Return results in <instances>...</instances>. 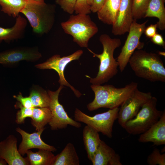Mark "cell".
Returning <instances> with one entry per match:
<instances>
[{
    "instance_id": "obj_36",
    "label": "cell",
    "mask_w": 165,
    "mask_h": 165,
    "mask_svg": "<svg viewBox=\"0 0 165 165\" xmlns=\"http://www.w3.org/2000/svg\"><path fill=\"white\" fill-rule=\"evenodd\" d=\"M7 163V162L4 159L0 158V165H6Z\"/></svg>"
},
{
    "instance_id": "obj_9",
    "label": "cell",
    "mask_w": 165,
    "mask_h": 165,
    "mask_svg": "<svg viewBox=\"0 0 165 165\" xmlns=\"http://www.w3.org/2000/svg\"><path fill=\"white\" fill-rule=\"evenodd\" d=\"M64 86L60 85L56 91L48 90L50 102L49 108L51 113V118L48 123L52 130H57L66 128L70 125L77 128L81 127V123L70 117L63 106L59 102V93Z\"/></svg>"
},
{
    "instance_id": "obj_28",
    "label": "cell",
    "mask_w": 165,
    "mask_h": 165,
    "mask_svg": "<svg viewBox=\"0 0 165 165\" xmlns=\"http://www.w3.org/2000/svg\"><path fill=\"white\" fill-rule=\"evenodd\" d=\"M16 108H19L16 114L15 121L17 124L24 123L27 118H31L32 114L33 108H28L22 106L19 102H17L15 105Z\"/></svg>"
},
{
    "instance_id": "obj_23",
    "label": "cell",
    "mask_w": 165,
    "mask_h": 165,
    "mask_svg": "<svg viewBox=\"0 0 165 165\" xmlns=\"http://www.w3.org/2000/svg\"><path fill=\"white\" fill-rule=\"evenodd\" d=\"M31 123L37 131L45 128L44 127L50 121L51 113L48 107L33 108Z\"/></svg>"
},
{
    "instance_id": "obj_32",
    "label": "cell",
    "mask_w": 165,
    "mask_h": 165,
    "mask_svg": "<svg viewBox=\"0 0 165 165\" xmlns=\"http://www.w3.org/2000/svg\"><path fill=\"white\" fill-rule=\"evenodd\" d=\"M13 97L19 102L21 105L25 107L28 108H34L31 99L29 97H23L21 93H20L17 96L14 95Z\"/></svg>"
},
{
    "instance_id": "obj_18",
    "label": "cell",
    "mask_w": 165,
    "mask_h": 165,
    "mask_svg": "<svg viewBox=\"0 0 165 165\" xmlns=\"http://www.w3.org/2000/svg\"><path fill=\"white\" fill-rule=\"evenodd\" d=\"M16 18L15 23L12 27L4 28L0 27V43L3 41L9 42L23 37L27 21L20 15Z\"/></svg>"
},
{
    "instance_id": "obj_30",
    "label": "cell",
    "mask_w": 165,
    "mask_h": 165,
    "mask_svg": "<svg viewBox=\"0 0 165 165\" xmlns=\"http://www.w3.org/2000/svg\"><path fill=\"white\" fill-rule=\"evenodd\" d=\"M76 0H56L55 2L64 12L70 14L75 12Z\"/></svg>"
},
{
    "instance_id": "obj_14",
    "label": "cell",
    "mask_w": 165,
    "mask_h": 165,
    "mask_svg": "<svg viewBox=\"0 0 165 165\" xmlns=\"http://www.w3.org/2000/svg\"><path fill=\"white\" fill-rule=\"evenodd\" d=\"M132 0H121L116 20L112 25V32L115 35L129 32L134 20L132 13Z\"/></svg>"
},
{
    "instance_id": "obj_24",
    "label": "cell",
    "mask_w": 165,
    "mask_h": 165,
    "mask_svg": "<svg viewBox=\"0 0 165 165\" xmlns=\"http://www.w3.org/2000/svg\"><path fill=\"white\" fill-rule=\"evenodd\" d=\"M26 154L31 165H53L55 157L51 151L42 149L36 152L29 150Z\"/></svg>"
},
{
    "instance_id": "obj_35",
    "label": "cell",
    "mask_w": 165,
    "mask_h": 165,
    "mask_svg": "<svg viewBox=\"0 0 165 165\" xmlns=\"http://www.w3.org/2000/svg\"><path fill=\"white\" fill-rule=\"evenodd\" d=\"M151 41L153 43L165 48V42L161 34L156 33L151 38Z\"/></svg>"
},
{
    "instance_id": "obj_2",
    "label": "cell",
    "mask_w": 165,
    "mask_h": 165,
    "mask_svg": "<svg viewBox=\"0 0 165 165\" xmlns=\"http://www.w3.org/2000/svg\"><path fill=\"white\" fill-rule=\"evenodd\" d=\"M128 63L138 77L151 82H165V68L158 54L138 50Z\"/></svg>"
},
{
    "instance_id": "obj_11",
    "label": "cell",
    "mask_w": 165,
    "mask_h": 165,
    "mask_svg": "<svg viewBox=\"0 0 165 165\" xmlns=\"http://www.w3.org/2000/svg\"><path fill=\"white\" fill-rule=\"evenodd\" d=\"M83 53V50H79L69 55L63 57H61L59 55L56 54L52 56L45 62L37 64L35 66L40 69H52L55 70L59 76L58 82L60 85L69 87L75 96L79 98L82 95V94L67 81L64 76V71L68 64L73 61L79 60Z\"/></svg>"
},
{
    "instance_id": "obj_15",
    "label": "cell",
    "mask_w": 165,
    "mask_h": 165,
    "mask_svg": "<svg viewBox=\"0 0 165 165\" xmlns=\"http://www.w3.org/2000/svg\"><path fill=\"white\" fill-rule=\"evenodd\" d=\"M45 129L30 134L19 127L16 129V131L20 134L22 137V141L18 149L21 155H24L27 151L32 148L46 150L53 152L57 151V149L54 146L46 143L41 138V136Z\"/></svg>"
},
{
    "instance_id": "obj_16",
    "label": "cell",
    "mask_w": 165,
    "mask_h": 165,
    "mask_svg": "<svg viewBox=\"0 0 165 165\" xmlns=\"http://www.w3.org/2000/svg\"><path fill=\"white\" fill-rule=\"evenodd\" d=\"M139 142H152L153 145L165 144V111L159 119L145 132L141 134L138 139Z\"/></svg>"
},
{
    "instance_id": "obj_22",
    "label": "cell",
    "mask_w": 165,
    "mask_h": 165,
    "mask_svg": "<svg viewBox=\"0 0 165 165\" xmlns=\"http://www.w3.org/2000/svg\"><path fill=\"white\" fill-rule=\"evenodd\" d=\"M165 0H151L144 16V18H157V28L161 31L165 29Z\"/></svg>"
},
{
    "instance_id": "obj_13",
    "label": "cell",
    "mask_w": 165,
    "mask_h": 165,
    "mask_svg": "<svg viewBox=\"0 0 165 165\" xmlns=\"http://www.w3.org/2000/svg\"><path fill=\"white\" fill-rule=\"evenodd\" d=\"M16 138L9 135L0 142V158L4 159L9 165H29L27 158H24L19 152L17 146Z\"/></svg>"
},
{
    "instance_id": "obj_37",
    "label": "cell",
    "mask_w": 165,
    "mask_h": 165,
    "mask_svg": "<svg viewBox=\"0 0 165 165\" xmlns=\"http://www.w3.org/2000/svg\"><path fill=\"white\" fill-rule=\"evenodd\" d=\"M33 1L38 2H44V0H32Z\"/></svg>"
},
{
    "instance_id": "obj_21",
    "label": "cell",
    "mask_w": 165,
    "mask_h": 165,
    "mask_svg": "<svg viewBox=\"0 0 165 165\" xmlns=\"http://www.w3.org/2000/svg\"><path fill=\"white\" fill-rule=\"evenodd\" d=\"M80 161L75 148L72 143L67 144L63 149L55 156L53 165H79Z\"/></svg>"
},
{
    "instance_id": "obj_26",
    "label": "cell",
    "mask_w": 165,
    "mask_h": 165,
    "mask_svg": "<svg viewBox=\"0 0 165 165\" xmlns=\"http://www.w3.org/2000/svg\"><path fill=\"white\" fill-rule=\"evenodd\" d=\"M29 97L34 107H49L50 98L46 90L39 88L34 89L30 92Z\"/></svg>"
},
{
    "instance_id": "obj_4",
    "label": "cell",
    "mask_w": 165,
    "mask_h": 165,
    "mask_svg": "<svg viewBox=\"0 0 165 165\" xmlns=\"http://www.w3.org/2000/svg\"><path fill=\"white\" fill-rule=\"evenodd\" d=\"M27 18L35 33L42 35L48 33L55 21L56 6L44 2L30 0L20 12Z\"/></svg>"
},
{
    "instance_id": "obj_10",
    "label": "cell",
    "mask_w": 165,
    "mask_h": 165,
    "mask_svg": "<svg viewBox=\"0 0 165 165\" xmlns=\"http://www.w3.org/2000/svg\"><path fill=\"white\" fill-rule=\"evenodd\" d=\"M152 97L150 92H141L138 88L134 90L119 108L117 119L122 127L124 128L127 122L134 118L142 105Z\"/></svg>"
},
{
    "instance_id": "obj_5",
    "label": "cell",
    "mask_w": 165,
    "mask_h": 165,
    "mask_svg": "<svg viewBox=\"0 0 165 165\" xmlns=\"http://www.w3.org/2000/svg\"><path fill=\"white\" fill-rule=\"evenodd\" d=\"M61 26L65 33L71 35L73 41L82 47L87 48L89 40L98 31L88 14H72L61 23Z\"/></svg>"
},
{
    "instance_id": "obj_33",
    "label": "cell",
    "mask_w": 165,
    "mask_h": 165,
    "mask_svg": "<svg viewBox=\"0 0 165 165\" xmlns=\"http://www.w3.org/2000/svg\"><path fill=\"white\" fill-rule=\"evenodd\" d=\"M157 26L156 24H151L146 28L144 33L146 36L149 38H151L157 33Z\"/></svg>"
},
{
    "instance_id": "obj_12",
    "label": "cell",
    "mask_w": 165,
    "mask_h": 165,
    "mask_svg": "<svg viewBox=\"0 0 165 165\" xmlns=\"http://www.w3.org/2000/svg\"><path fill=\"white\" fill-rule=\"evenodd\" d=\"M41 57L36 47H16L0 52V64H13L23 61H35Z\"/></svg>"
},
{
    "instance_id": "obj_27",
    "label": "cell",
    "mask_w": 165,
    "mask_h": 165,
    "mask_svg": "<svg viewBox=\"0 0 165 165\" xmlns=\"http://www.w3.org/2000/svg\"><path fill=\"white\" fill-rule=\"evenodd\" d=\"M151 0H132V13L134 19H141L144 16Z\"/></svg>"
},
{
    "instance_id": "obj_20",
    "label": "cell",
    "mask_w": 165,
    "mask_h": 165,
    "mask_svg": "<svg viewBox=\"0 0 165 165\" xmlns=\"http://www.w3.org/2000/svg\"><path fill=\"white\" fill-rule=\"evenodd\" d=\"M82 138L88 159L92 161L101 139L98 132L86 125L82 131Z\"/></svg>"
},
{
    "instance_id": "obj_38",
    "label": "cell",
    "mask_w": 165,
    "mask_h": 165,
    "mask_svg": "<svg viewBox=\"0 0 165 165\" xmlns=\"http://www.w3.org/2000/svg\"><path fill=\"white\" fill-rule=\"evenodd\" d=\"M93 0H88V4L91 6L92 2Z\"/></svg>"
},
{
    "instance_id": "obj_8",
    "label": "cell",
    "mask_w": 165,
    "mask_h": 165,
    "mask_svg": "<svg viewBox=\"0 0 165 165\" xmlns=\"http://www.w3.org/2000/svg\"><path fill=\"white\" fill-rule=\"evenodd\" d=\"M148 20L141 24L137 23L134 19L128 32L129 34L121 51L117 58L119 68L123 72L131 57L135 50H141L144 46V43L140 42L141 36L144 33Z\"/></svg>"
},
{
    "instance_id": "obj_6",
    "label": "cell",
    "mask_w": 165,
    "mask_h": 165,
    "mask_svg": "<svg viewBox=\"0 0 165 165\" xmlns=\"http://www.w3.org/2000/svg\"><path fill=\"white\" fill-rule=\"evenodd\" d=\"M157 101L156 97L152 96L142 105L134 118L127 122L124 128L128 133L132 135L141 134L159 119L163 112L157 109Z\"/></svg>"
},
{
    "instance_id": "obj_1",
    "label": "cell",
    "mask_w": 165,
    "mask_h": 165,
    "mask_svg": "<svg viewBox=\"0 0 165 165\" xmlns=\"http://www.w3.org/2000/svg\"><path fill=\"white\" fill-rule=\"evenodd\" d=\"M99 41L101 43L103 50L101 54L95 53L87 48L88 51L100 60L99 71L96 76L90 79V82L92 84L101 85L108 82L118 73L119 64L114 57L115 50L121 45L120 39L119 38H112L107 34L101 35Z\"/></svg>"
},
{
    "instance_id": "obj_17",
    "label": "cell",
    "mask_w": 165,
    "mask_h": 165,
    "mask_svg": "<svg viewBox=\"0 0 165 165\" xmlns=\"http://www.w3.org/2000/svg\"><path fill=\"white\" fill-rule=\"evenodd\" d=\"M93 165H122L119 156L101 140L91 161Z\"/></svg>"
},
{
    "instance_id": "obj_34",
    "label": "cell",
    "mask_w": 165,
    "mask_h": 165,
    "mask_svg": "<svg viewBox=\"0 0 165 165\" xmlns=\"http://www.w3.org/2000/svg\"><path fill=\"white\" fill-rule=\"evenodd\" d=\"M105 0H93L90 6L91 12L97 13L103 6Z\"/></svg>"
},
{
    "instance_id": "obj_19",
    "label": "cell",
    "mask_w": 165,
    "mask_h": 165,
    "mask_svg": "<svg viewBox=\"0 0 165 165\" xmlns=\"http://www.w3.org/2000/svg\"><path fill=\"white\" fill-rule=\"evenodd\" d=\"M121 0H105L97 12L98 19L105 24L112 25L117 16Z\"/></svg>"
},
{
    "instance_id": "obj_31",
    "label": "cell",
    "mask_w": 165,
    "mask_h": 165,
    "mask_svg": "<svg viewBox=\"0 0 165 165\" xmlns=\"http://www.w3.org/2000/svg\"><path fill=\"white\" fill-rule=\"evenodd\" d=\"M75 12L76 14H89L91 12L88 0H76Z\"/></svg>"
},
{
    "instance_id": "obj_29",
    "label": "cell",
    "mask_w": 165,
    "mask_h": 165,
    "mask_svg": "<svg viewBox=\"0 0 165 165\" xmlns=\"http://www.w3.org/2000/svg\"><path fill=\"white\" fill-rule=\"evenodd\" d=\"M147 162L149 165H165V154H161L159 149L155 148L148 156Z\"/></svg>"
},
{
    "instance_id": "obj_3",
    "label": "cell",
    "mask_w": 165,
    "mask_h": 165,
    "mask_svg": "<svg viewBox=\"0 0 165 165\" xmlns=\"http://www.w3.org/2000/svg\"><path fill=\"white\" fill-rule=\"evenodd\" d=\"M138 86V83L134 82L120 88L110 85L92 84L90 87L94 94V98L92 102L87 104V108L92 111L100 108L111 109L118 107Z\"/></svg>"
},
{
    "instance_id": "obj_7",
    "label": "cell",
    "mask_w": 165,
    "mask_h": 165,
    "mask_svg": "<svg viewBox=\"0 0 165 165\" xmlns=\"http://www.w3.org/2000/svg\"><path fill=\"white\" fill-rule=\"evenodd\" d=\"M118 107L90 116L76 108L74 112V120L82 122L97 132L111 138L112 137V129L115 121L117 119Z\"/></svg>"
},
{
    "instance_id": "obj_25",
    "label": "cell",
    "mask_w": 165,
    "mask_h": 165,
    "mask_svg": "<svg viewBox=\"0 0 165 165\" xmlns=\"http://www.w3.org/2000/svg\"><path fill=\"white\" fill-rule=\"evenodd\" d=\"M30 0H0L1 11L8 16L16 18Z\"/></svg>"
}]
</instances>
